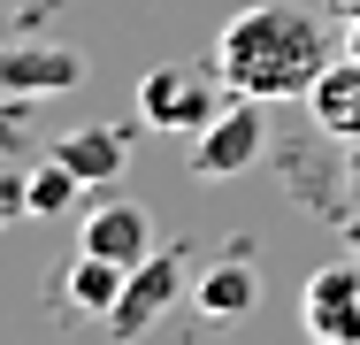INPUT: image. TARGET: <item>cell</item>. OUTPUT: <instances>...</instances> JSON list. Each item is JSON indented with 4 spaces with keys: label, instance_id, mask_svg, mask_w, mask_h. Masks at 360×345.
Segmentation results:
<instances>
[{
    "label": "cell",
    "instance_id": "cell-1",
    "mask_svg": "<svg viewBox=\"0 0 360 345\" xmlns=\"http://www.w3.org/2000/svg\"><path fill=\"white\" fill-rule=\"evenodd\" d=\"M338 62L330 54V31L322 15L284 8V0H261V8H238L215 39V69L230 92L245 100H307L314 77Z\"/></svg>",
    "mask_w": 360,
    "mask_h": 345
},
{
    "label": "cell",
    "instance_id": "cell-2",
    "mask_svg": "<svg viewBox=\"0 0 360 345\" xmlns=\"http://www.w3.org/2000/svg\"><path fill=\"white\" fill-rule=\"evenodd\" d=\"M222 108H230V84H222V69L207 62H161L139 77V123L161 138H200L215 123Z\"/></svg>",
    "mask_w": 360,
    "mask_h": 345
},
{
    "label": "cell",
    "instance_id": "cell-3",
    "mask_svg": "<svg viewBox=\"0 0 360 345\" xmlns=\"http://www.w3.org/2000/svg\"><path fill=\"white\" fill-rule=\"evenodd\" d=\"M261 146H269V100L230 92V108L192 138V169H200L207 184H230V177H245V169L261 161Z\"/></svg>",
    "mask_w": 360,
    "mask_h": 345
},
{
    "label": "cell",
    "instance_id": "cell-4",
    "mask_svg": "<svg viewBox=\"0 0 360 345\" xmlns=\"http://www.w3.org/2000/svg\"><path fill=\"white\" fill-rule=\"evenodd\" d=\"M299 330L322 345H360V253L322 261L299 284Z\"/></svg>",
    "mask_w": 360,
    "mask_h": 345
},
{
    "label": "cell",
    "instance_id": "cell-5",
    "mask_svg": "<svg viewBox=\"0 0 360 345\" xmlns=\"http://www.w3.org/2000/svg\"><path fill=\"white\" fill-rule=\"evenodd\" d=\"M176 291H192V269H184V253L176 246H153L139 269L123 276V299H115V315H108V330L115 338H146L169 307H176Z\"/></svg>",
    "mask_w": 360,
    "mask_h": 345
},
{
    "label": "cell",
    "instance_id": "cell-6",
    "mask_svg": "<svg viewBox=\"0 0 360 345\" xmlns=\"http://www.w3.org/2000/svg\"><path fill=\"white\" fill-rule=\"evenodd\" d=\"M84 84V62L70 46H39V39H15L0 54V92L8 100H39V92H77Z\"/></svg>",
    "mask_w": 360,
    "mask_h": 345
},
{
    "label": "cell",
    "instance_id": "cell-7",
    "mask_svg": "<svg viewBox=\"0 0 360 345\" xmlns=\"http://www.w3.org/2000/svg\"><path fill=\"white\" fill-rule=\"evenodd\" d=\"M84 253H108V261H123V269H139L146 253H153V215L139 200H108L84 215V238H77Z\"/></svg>",
    "mask_w": 360,
    "mask_h": 345
},
{
    "label": "cell",
    "instance_id": "cell-8",
    "mask_svg": "<svg viewBox=\"0 0 360 345\" xmlns=\"http://www.w3.org/2000/svg\"><path fill=\"white\" fill-rule=\"evenodd\" d=\"M46 153H62L84 184H115V177L131 169V131H115V123H77V131H62Z\"/></svg>",
    "mask_w": 360,
    "mask_h": 345
},
{
    "label": "cell",
    "instance_id": "cell-9",
    "mask_svg": "<svg viewBox=\"0 0 360 345\" xmlns=\"http://www.w3.org/2000/svg\"><path fill=\"white\" fill-rule=\"evenodd\" d=\"M192 307H200L207 322L253 315V307H261V276H253V261H245V253H222L215 269H200V276H192Z\"/></svg>",
    "mask_w": 360,
    "mask_h": 345
},
{
    "label": "cell",
    "instance_id": "cell-10",
    "mask_svg": "<svg viewBox=\"0 0 360 345\" xmlns=\"http://www.w3.org/2000/svg\"><path fill=\"white\" fill-rule=\"evenodd\" d=\"M307 115H314L330 138L360 146V54H338V62L314 77V92H307Z\"/></svg>",
    "mask_w": 360,
    "mask_h": 345
},
{
    "label": "cell",
    "instance_id": "cell-11",
    "mask_svg": "<svg viewBox=\"0 0 360 345\" xmlns=\"http://www.w3.org/2000/svg\"><path fill=\"white\" fill-rule=\"evenodd\" d=\"M123 261H108V253H84V246H77V261L62 276H54V284H62V291H70V307H84V315H100V322H108V315H115V299H123Z\"/></svg>",
    "mask_w": 360,
    "mask_h": 345
},
{
    "label": "cell",
    "instance_id": "cell-12",
    "mask_svg": "<svg viewBox=\"0 0 360 345\" xmlns=\"http://www.w3.org/2000/svg\"><path fill=\"white\" fill-rule=\"evenodd\" d=\"M77 192H84V177H77L62 153H46L31 177H23V207H31V222H62L77 207Z\"/></svg>",
    "mask_w": 360,
    "mask_h": 345
},
{
    "label": "cell",
    "instance_id": "cell-13",
    "mask_svg": "<svg viewBox=\"0 0 360 345\" xmlns=\"http://www.w3.org/2000/svg\"><path fill=\"white\" fill-rule=\"evenodd\" d=\"M330 8H338V15H345V23H353V15H360V0H330Z\"/></svg>",
    "mask_w": 360,
    "mask_h": 345
},
{
    "label": "cell",
    "instance_id": "cell-14",
    "mask_svg": "<svg viewBox=\"0 0 360 345\" xmlns=\"http://www.w3.org/2000/svg\"><path fill=\"white\" fill-rule=\"evenodd\" d=\"M345 238H353V253H360V222H345Z\"/></svg>",
    "mask_w": 360,
    "mask_h": 345
},
{
    "label": "cell",
    "instance_id": "cell-15",
    "mask_svg": "<svg viewBox=\"0 0 360 345\" xmlns=\"http://www.w3.org/2000/svg\"><path fill=\"white\" fill-rule=\"evenodd\" d=\"M353 54H360V15H353Z\"/></svg>",
    "mask_w": 360,
    "mask_h": 345
},
{
    "label": "cell",
    "instance_id": "cell-16",
    "mask_svg": "<svg viewBox=\"0 0 360 345\" xmlns=\"http://www.w3.org/2000/svg\"><path fill=\"white\" fill-rule=\"evenodd\" d=\"M353 177H360V161H353Z\"/></svg>",
    "mask_w": 360,
    "mask_h": 345
}]
</instances>
